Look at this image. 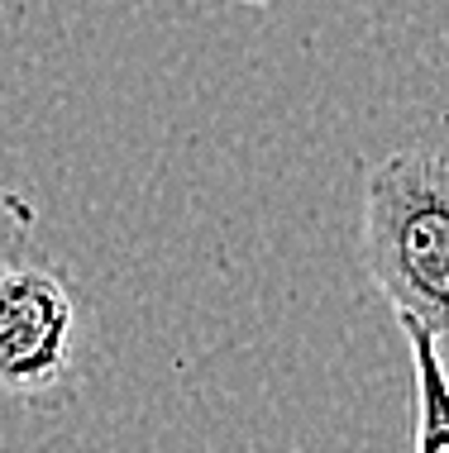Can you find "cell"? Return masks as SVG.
Here are the masks:
<instances>
[{"instance_id": "obj_1", "label": "cell", "mask_w": 449, "mask_h": 453, "mask_svg": "<svg viewBox=\"0 0 449 453\" xmlns=\"http://www.w3.org/2000/svg\"><path fill=\"white\" fill-rule=\"evenodd\" d=\"M359 263L397 320L449 339V157L397 149L363 181Z\"/></svg>"}, {"instance_id": "obj_2", "label": "cell", "mask_w": 449, "mask_h": 453, "mask_svg": "<svg viewBox=\"0 0 449 453\" xmlns=\"http://www.w3.org/2000/svg\"><path fill=\"white\" fill-rule=\"evenodd\" d=\"M81 305L72 281L48 258H24L0 267V391L39 401L58 391L77 358Z\"/></svg>"}, {"instance_id": "obj_3", "label": "cell", "mask_w": 449, "mask_h": 453, "mask_svg": "<svg viewBox=\"0 0 449 453\" xmlns=\"http://www.w3.org/2000/svg\"><path fill=\"white\" fill-rule=\"evenodd\" d=\"M402 334L411 344V382H416V430L411 453H449V387L435 363V339L421 325L402 320Z\"/></svg>"}, {"instance_id": "obj_4", "label": "cell", "mask_w": 449, "mask_h": 453, "mask_svg": "<svg viewBox=\"0 0 449 453\" xmlns=\"http://www.w3.org/2000/svg\"><path fill=\"white\" fill-rule=\"evenodd\" d=\"M34 225H39V211L29 196L0 187V267L34 249Z\"/></svg>"}, {"instance_id": "obj_5", "label": "cell", "mask_w": 449, "mask_h": 453, "mask_svg": "<svg viewBox=\"0 0 449 453\" xmlns=\"http://www.w3.org/2000/svg\"><path fill=\"white\" fill-rule=\"evenodd\" d=\"M435 363H440V377L449 387V339H435Z\"/></svg>"}, {"instance_id": "obj_6", "label": "cell", "mask_w": 449, "mask_h": 453, "mask_svg": "<svg viewBox=\"0 0 449 453\" xmlns=\"http://www.w3.org/2000/svg\"><path fill=\"white\" fill-rule=\"evenodd\" d=\"M229 5H273V0H229Z\"/></svg>"}]
</instances>
